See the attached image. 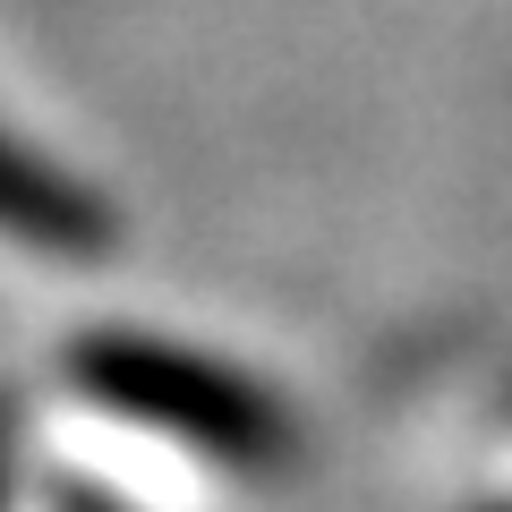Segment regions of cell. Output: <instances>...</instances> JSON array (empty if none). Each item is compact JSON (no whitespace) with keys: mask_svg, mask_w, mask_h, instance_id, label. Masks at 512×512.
I'll use <instances>...</instances> for the list:
<instances>
[{"mask_svg":"<svg viewBox=\"0 0 512 512\" xmlns=\"http://www.w3.org/2000/svg\"><path fill=\"white\" fill-rule=\"evenodd\" d=\"M77 384L103 410L154 427V436H180V444H197L214 461H239V470H265L291 444V419H282L274 393H256L239 367L171 350L154 333H94L77 350Z\"/></svg>","mask_w":512,"mask_h":512,"instance_id":"1","label":"cell"},{"mask_svg":"<svg viewBox=\"0 0 512 512\" xmlns=\"http://www.w3.org/2000/svg\"><path fill=\"white\" fill-rule=\"evenodd\" d=\"M111 205L86 180H69L60 163H43L35 146H18L0 128V239H18L35 256H94L111 248Z\"/></svg>","mask_w":512,"mask_h":512,"instance_id":"2","label":"cell"}]
</instances>
